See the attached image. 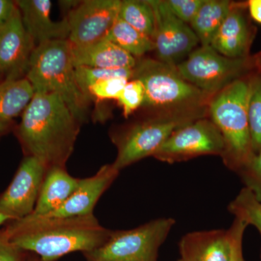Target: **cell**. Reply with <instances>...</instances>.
<instances>
[{
  "instance_id": "cell-1",
  "label": "cell",
  "mask_w": 261,
  "mask_h": 261,
  "mask_svg": "<svg viewBox=\"0 0 261 261\" xmlns=\"http://www.w3.org/2000/svg\"><path fill=\"white\" fill-rule=\"evenodd\" d=\"M10 240L23 252L55 261L71 252H88L102 245L112 230L99 224L94 214L76 217L29 215L4 227Z\"/></svg>"
},
{
  "instance_id": "cell-2",
  "label": "cell",
  "mask_w": 261,
  "mask_h": 261,
  "mask_svg": "<svg viewBox=\"0 0 261 261\" xmlns=\"http://www.w3.org/2000/svg\"><path fill=\"white\" fill-rule=\"evenodd\" d=\"M80 125L59 95L35 92L23 113L18 136L27 155L37 158L47 169L65 167Z\"/></svg>"
},
{
  "instance_id": "cell-3",
  "label": "cell",
  "mask_w": 261,
  "mask_h": 261,
  "mask_svg": "<svg viewBox=\"0 0 261 261\" xmlns=\"http://www.w3.org/2000/svg\"><path fill=\"white\" fill-rule=\"evenodd\" d=\"M75 69L69 41H50L39 44L33 51L25 78L35 92L59 95L82 123L87 120L91 99L79 87Z\"/></svg>"
},
{
  "instance_id": "cell-4",
  "label": "cell",
  "mask_w": 261,
  "mask_h": 261,
  "mask_svg": "<svg viewBox=\"0 0 261 261\" xmlns=\"http://www.w3.org/2000/svg\"><path fill=\"white\" fill-rule=\"evenodd\" d=\"M251 80L234 81L212 99V122L224 142L222 158L230 169L240 172L254 155L248 121V104Z\"/></svg>"
},
{
  "instance_id": "cell-5",
  "label": "cell",
  "mask_w": 261,
  "mask_h": 261,
  "mask_svg": "<svg viewBox=\"0 0 261 261\" xmlns=\"http://www.w3.org/2000/svg\"><path fill=\"white\" fill-rule=\"evenodd\" d=\"M175 224L173 218H161L132 229L112 230L101 246L84 255L87 261H158Z\"/></svg>"
},
{
  "instance_id": "cell-6",
  "label": "cell",
  "mask_w": 261,
  "mask_h": 261,
  "mask_svg": "<svg viewBox=\"0 0 261 261\" xmlns=\"http://www.w3.org/2000/svg\"><path fill=\"white\" fill-rule=\"evenodd\" d=\"M132 80H140L143 84V106L147 107H181L199 102L205 94L182 79L175 66L160 61H137Z\"/></svg>"
},
{
  "instance_id": "cell-7",
  "label": "cell",
  "mask_w": 261,
  "mask_h": 261,
  "mask_svg": "<svg viewBox=\"0 0 261 261\" xmlns=\"http://www.w3.org/2000/svg\"><path fill=\"white\" fill-rule=\"evenodd\" d=\"M175 68L188 83L204 94H213L240 80L248 68V60L226 58L211 46H202L192 51Z\"/></svg>"
},
{
  "instance_id": "cell-8",
  "label": "cell",
  "mask_w": 261,
  "mask_h": 261,
  "mask_svg": "<svg viewBox=\"0 0 261 261\" xmlns=\"http://www.w3.org/2000/svg\"><path fill=\"white\" fill-rule=\"evenodd\" d=\"M190 123L185 117H163L139 122L113 137L118 154L112 163L118 171L154 156L170 136Z\"/></svg>"
},
{
  "instance_id": "cell-9",
  "label": "cell",
  "mask_w": 261,
  "mask_h": 261,
  "mask_svg": "<svg viewBox=\"0 0 261 261\" xmlns=\"http://www.w3.org/2000/svg\"><path fill=\"white\" fill-rule=\"evenodd\" d=\"M224 142L213 122L202 119L180 127L170 136L153 157L170 163L205 154L222 155Z\"/></svg>"
},
{
  "instance_id": "cell-10",
  "label": "cell",
  "mask_w": 261,
  "mask_h": 261,
  "mask_svg": "<svg viewBox=\"0 0 261 261\" xmlns=\"http://www.w3.org/2000/svg\"><path fill=\"white\" fill-rule=\"evenodd\" d=\"M149 1L155 16L154 50L159 61L176 66L194 50L200 41L188 24L173 14L165 1Z\"/></svg>"
},
{
  "instance_id": "cell-11",
  "label": "cell",
  "mask_w": 261,
  "mask_h": 261,
  "mask_svg": "<svg viewBox=\"0 0 261 261\" xmlns=\"http://www.w3.org/2000/svg\"><path fill=\"white\" fill-rule=\"evenodd\" d=\"M120 0L81 2L67 17L68 41L73 47H84L106 38L119 15Z\"/></svg>"
},
{
  "instance_id": "cell-12",
  "label": "cell",
  "mask_w": 261,
  "mask_h": 261,
  "mask_svg": "<svg viewBox=\"0 0 261 261\" xmlns=\"http://www.w3.org/2000/svg\"><path fill=\"white\" fill-rule=\"evenodd\" d=\"M47 171L45 165L37 158L25 156L11 183L0 195V214L11 221L32 214Z\"/></svg>"
},
{
  "instance_id": "cell-13",
  "label": "cell",
  "mask_w": 261,
  "mask_h": 261,
  "mask_svg": "<svg viewBox=\"0 0 261 261\" xmlns=\"http://www.w3.org/2000/svg\"><path fill=\"white\" fill-rule=\"evenodd\" d=\"M36 45L22 21L18 8L0 27V73L6 79H20L28 70Z\"/></svg>"
},
{
  "instance_id": "cell-14",
  "label": "cell",
  "mask_w": 261,
  "mask_h": 261,
  "mask_svg": "<svg viewBox=\"0 0 261 261\" xmlns=\"http://www.w3.org/2000/svg\"><path fill=\"white\" fill-rule=\"evenodd\" d=\"M120 171L111 164L102 166L90 177L80 178V185L64 203L44 216L76 217L93 214L101 196L116 181Z\"/></svg>"
},
{
  "instance_id": "cell-15",
  "label": "cell",
  "mask_w": 261,
  "mask_h": 261,
  "mask_svg": "<svg viewBox=\"0 0 261 261\" xmlns=\"http://www.w3.org/2000/svg\"><path fill=\"white\" fill-rule=\"evenodd\" d=\"M181 261H230L232 250L231 229L195 231L178 243Z\"/></svg>"
},
{
  "instance_id": "cell-16",
  "label": "cell",
  "mask_w": 261,
  "mask_h": 261,
  "mask_svg": "<svg viewBox=\"0 0 261 261\" xmlns=\"http://www.w3.org/2000/svg\"><path fill=\"white\" fill-rule=\"evenodd\" d=\"M15 3L20 10L24 27L36 47L50 41L68 40L70 32L68 20L66 18L61 21L51 20V1L18 0Z\"/></svg>"
},
{
  "instance_id": "cell-17",
  "label": "cell",
  "mask_w": 261,
  "mask_h": 261,
  "mask_svg": "<svg viewBox=\"0 0 261 261\" xmlns=\"http://www.w3.org/2000/svg\"><path fill=\"white\" fill-rule=\"evenodd\" d=\"M251 39V29L243 10L233 5L214 36L211 46L226 58H247Z\"/></svg>"
},
{
  "instance_id": "cell-18",
  "label": "cell",
  "mask_w": 261,
  "mask_h": 261,
  "mask_svg": "<svg viewBox=\"0 0 261 261\" xmlns=\"http://www.w3.org/2000/svg\"><path fill=\"white\" fill-rule=\"evenodd\" d=\"M72 53L75 67L134 69L137 63V58L106 39L84 47L72 46Z\"/></svg>"
},
{
  "instance_id": "cell-19",
  "label": "cell",
  "mask_w": 261,
  "mask_h": 261,
  "mask_svg": "<svg viewBox=\"0 0 261 261\" xmlns=\"http://www.w3.org/2000/svg\"><path fill=\"white\" fill-rule=\"evenodd\" d=\"M80 181V178L73 177L67 172L65 167L48 168L35 208L31 215L45 216L54 212L74 192Z\"/></svg>"
},
{
  "instance_id": "cell-20",
  "label": "cell",
  "mask_w": 261,
  "mask_h": 261,
  "mask_svg": "<svg viewBox=\"0 0 261 261\" xmlns=\"http://www.w3.org/2000/svg\"><path fill=\"white\" fill-rule=\"evenodd\" d=\"M34 94L27 78L5 79L0 83V132L3 135L13 118L23 113Z\"/></svg>"
},
{
  "instance_id": "cell-21",
  "label": "cell",
  "mask_w": 261,
  "mask_h": 261,
  "mask_svg": "<svg viewBox=\"0 0 261 261\" xmlns=\"http://www.w3.org/2000/svg\"><path fill=\"white\" fill-rule=\"evenodd\" d=\"M233 4L226 0H205L192 20L191 28L202 46L211 43Z\"/></svg>"
},
{
  "instance_id": "cell-22",
  "label": "cell",
  "mask_w": 261,
  "mask_h": 261,
  "mask_svg": "<svg viewBox=\"0 0 261 261\" xmlns=\"http://www.w3.org/2000/svg\"><path fill=\"white\" fill-rule=\"evenodd\" d=\"M105 39L117 44L135 58L154 50V43L147 37L118 17Z\"/></svg>"
},
{
  "instance_id": "cell-23",
  "label": "cell",
  "mask_w": 261,
  "mask_h": 261,
  "mask_svg": "<svg viewBox=\"0 0 261 261\" xmlns=\"http://www.w3.org/2000/svg\"><path fill=\"white\" fill-rule=\"evenodd\" d=\"M118 17L152 39L155 30V16L149 0L121 1Z\"/></svg>"
},
{
  "instance_id": "cell-24",
  "label": "cell",
  "mask_w": 261,
  "mask_h": 261,
  "mask_svg": "<svg viewBox=\"0 0 261 261\" xmlns=\"http://www.w3.org/2000/svg\"><path fill=\"white\" fill-rule=\"evenodd\" d=\"M228 211L235 219L252 225L258 230L261 237V202L249 189L244 187L228 205ZM260 257L261 259V246Z\"/></svg>"
},
{
  "instance_id": "cell-25",
  "label": "cell",
  "mask_w": 261,
  "mask_h": 261,
  "mask_svg": "<svg viewBox=\"0 0 261 261\" xmlns=\"http://www.w3.org/2000/svg\"><path fill=\"white\" fill-rule=\"evenodd\" d=\"M75 73L81 90L91 99L88 94V89L91 86L101 81L113 78H124L132 80L133 79L134 69H105L79 66L75 67Z\"/></svg>"
},
{
  "instance_id": "cell-26",
  "label": "cell",
  "mask_w": 261,
  "mask_h": 261,
  "mask_svg": "<svg viewBox=\"0 0 261 261\" xmlns=\"http://www.w3.org/2000/svg\"><path fill=\"white\" fill-rule=\"evenodd\" d=\"M248 121L252 150L255 154L261 149V82L258 76L251 80Z\"/></svg>"
},
{
  "instance_id": "cell-27",
  "label": "cell",
  "mask_w": 261,
  "mask_h": 261,
  "mask_svg": "<svg viewBox=\"0 0 261 261\" xmlns=\"http://www.w3.org/2000/svg\"><path fill=\"white\" fill-rule=\"evenodd\" d=\"M145 98L143 84L140 80H132L127 82L117 100L123 108V115L128 118L136 110L143 106Z\"/></svg>"
},
{
  "instance_id": "cell-28",
  "label": "cell",
  "mask_w": 261,
  "mask_h": 261,
  "mask_svg": "<svg viewBox=\"0 0 261 261\" xmlns=\"http://www.w3.org/2000/svg\"><path fill=\"white\" fill-rule=\"evenodd\" d=\"M245 187L261 202V149L254 154L248 163L238 173Z\"/></svg>"
},
{
  "instance_id": "cell-29",
  "label": "cell",
  "mask_w": 261,
  "mask_h": 261,
  "mask_svg": "<svg viewBox=\"0 0 261 261\" xmlns=\"http://www.w3.org/2000/svg\"><path fill=\"white\" fill-rule=\"evenodd\" d=\"M124 78H113L101 81L91 86L88 94L97 99H118L125 86L128 82Z\"/></svg>"
},
{
  "instance_id": "cell-30",
  "label": "cell",
  "mask_w": 261,
  "mask_h": 261,
  "mask_svg": "<svg viewBox=\"0 0 261 261\" xmlns=\"http://www.w3.org/2000/svg\"><path fill=\"white\" fill-rule=\"evenodd\" d=\"M205 0H166V5L175 16L187 24H191Z\"/></svg>"
},
{
  "instance_id": "cell-31",
  "label": "cell",
  "mask_w": 261,
  "mask_h": 261,
  "mask_svg": "<svg viewBox=\"0 0 261 261\" xmlns=\"http://www.w3.org/2000/svg\"><path fill=\"white\" fill-rule=\"evenodd\" d=\"M247 226L246 223L242 220L234 219L229 227L232 233V250L230 261H245L243 256V242Z\"/></svg>"
},
{
  "instance_id": "cell-32",
  "label": "cell",
  "mask_w": 261,
  "mask_h": 261,
  "mask_svg": "<svg viewBox=\"0 0 261 261\" xmlns=\"http://www.w3.org/2000/svg\"><path fill=\"white\" fill-rule=\"evenodd\" d=\"M23 252L10 240L5 228H0V261H21Z\"/></svg>"
},
{
  "instance_id": "cell-33",
  "label": "cell",
  "mask_w": 261,
  "mask_h": 261,
  "mask_svg": "<svg viewBox=\"0 0 261 261\" xmlns=\"http://www.w3.org/2000/svg\"><path fill=\"white\" fill-rule=\"evenodd\" d=\"M18 9L15 2L0 0V25L8 22Z\"/></svg>"
},
{
  "instance_id": "cell-34",
  "label": "cell",
  "mask_w": 261,
  "mask_h": 261,
  "mask_svg": "<svg viewBox=\"0 0 261 261\" xmlns=\"http://www.w3.org/2000/svg\"><path fill=\"white\" fill-rule=\"evenodd\" d=\"M247 5L251 18L261 24V0H250Z\"/></svg>"
},
{
  "instance_id": "cell-35",
  "label": "cell",
  "mask_w": 261,
  "mask_h": 261,
  "mask_svg": "<svg viewBox=\"0 0 261 261\" xmlns=\"http://www.w3.org/2000/svg\"><path fill=\"white\" fill-rule=\"evenodd\" d=\"M10 221H11V219L9 217L5 216V215L0 214V228H2L3 225H6Z\"/></svg>"
},
{
  "instance_id": "cell-36",
  "label": "cell",
  "mask_w": 261,
  "mask_h": 261,
  "mask_svg": "<svg viewBox=\"0 0 261 261\" xmlns=\"http://www.w3.org/2000/svg\"><path fill=\"white\" fill-rule=\"evenodd\" d=\"M256 63L257 65V68H258L259 70V75H257V76L259 77V79H260L261 82V53L260 55H259L258 56H257Z\"/></svg>"
},
{
  "instance_id": "cell-37",
  "label": "cell",
  "mask_w": 261,
  "mask_h": 261,
  "mask_svg": "<svg viewBox=\"0 0 261 261\" xmlns=\"http://www.w3.org/2000/svg\"><path fill=\"white\" fill-rule=\"evenodd\" d=\"M29 261H41V260H37V259H32V260H30Z\"/></svg>"
},
{
  "instance_id": "cell-38",
  "label": "cell",
  "mask_w": 261,
  "mask_h": 261,
  "mask_svg": "<svg viewBox=\"0 0 261 261\" xmlns=\"http://www.w3.org/2000/svg\"><path fill=\"white\" fill-rule=\"evenodd\" d=\"M3 133H2V132H0V137H2V136H3Z\"/></svg>"
},
{
  "instance_id": "cell-39",
  "label": "cell",
  "mask_w": 261,
  "mask_h": 261,
  "mask_svg": "<svg viewBox=\"0 0 261 261\" xmlns=\"http://www.w3.org/2000/svg\"><path fill=\"white\" fill-rule=\"evenodd\" d=\"M178 261H181V260H178Z\"/></svg>"
},
{
  "instance_id": "cell-40",
  "label": "cell",
  "mask_w": 261,
  "mask_h": 261,
  "mask_svg": "<svg viewBox=\"0 0 261 261\" xmlns=\"http://www.w3.org/2000/svg\"><path fill=\"white\" fill-rule=\"evenodd\" d=\"M0 27H1V25H0Z\"/></svg>"
}]
</instances>
